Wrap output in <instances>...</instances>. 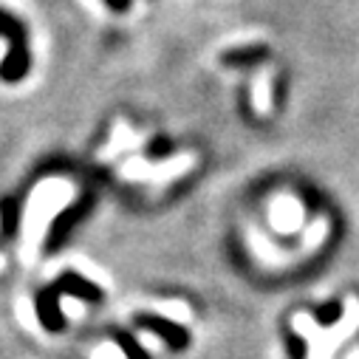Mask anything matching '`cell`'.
Returning <instances> with one entry per match:
<instances>
[{
	"label": "cell",
	"mask_w": 359,
	"mask_h": 359,
	"mask_svg": "<svg viewBox=\"0 0 359 359\" xmlns=\"http://www.w3.org/2000/svg\"><path fill=\"white\" fill-rule=\"evenodd\" d=\"M54 187H57V182H48V184H43V187H37V193H34V198H32V204H29V218H26V246H29V252L37 246V238L43 235L48 218H51L65 201H71V193H74L71 184H62V187L57 190V196H51Z\"/></svg>",
	"instance_id": "6da1fadb"
},
{
	"label": "cell",
	"mask_w": 359,
	"mask_h": 359,
	"mask_svg": "<svg viewBox=\"0 0 359 359\" xmlns=\"http://www.w3.org/2000/svg\"><path fill=\"white\" fill-rule=\"evenodd\" d=\"M142 325L150 328V331H156L158 337H164V339H167L170 345H175V348H184V345H187L184 328H178V325H172V323H167V320H161V317H142Z\"/></svg>",
	"instance_id": "7a4b0ae2"
},
{
	"label": "cell",
	"mask_w": 359,
	"mask_h": 359,
	"mask_svg": "<svg viewBox=\"0 0 359 359\" xmlns=\"http://www.w3.org/2000/svg\"><path fill=\"white\" fill-rule=\"evenodd\" d=\"M57 286H60V292L74 294V297H88V300H97V297H100V292H97L91 283H85V280H82V278H76V275L62 278Z\"/></svg>",
	"instance_id": "3957f363"
},
{
	"label": "cell",
	"mask_w": 359,
	"mask_h": 359,
	"mask_svg": "<svg viewBox=\"0 0 359 359\" xmlns=\"http://www.w3.org/2000/svg\"><path fill=\"white\" fill-rule=\"evenodd\" d=\"M40 317H43V323L48 325V328H60L62 325V314L57 311V292H46L43 297H40Z\"/></svg>",
	"instance_id": "277c9868"
},
{
	"label": "cell",
	"mask_w": 359,
	"mask_h": 359,
	"mask_svg": "<svg viewBox=\"0 0 359 359\" xmlns=\"http://www.w3.org/2000/svg\"><path fill=\"white\" fill-rule=\"evenodd\" d=\"M263 54H266L263 48H243V51H229L224 60L232 62V65H238V62H255V60L263 57Z\"/></svg>",
	"instance_id": "5b68a950"
},
{
	"label": "cell",
	"mask_w": 359,
	"mask_h": 359,
	"mask_svg": "<svg viewBox=\"0 0 359 359\" xmlns=\"http://www.w3.org/2000/svg\"><path fill=\"white\" fill-rule=\"evenodd\" d=\"M94 359H125V356H122L116 348H111V345H102V348L97 351V356H94Z\"/></svg>",
	"instance_id": "8992f818"
},
{
	"label": "cell",
	"mask_w": 359,
	"mask_h": 359,
	"mask_svg": "<svg viewBox=\"0 0 359 359\" xmlns=\"http://www.w3.org/2000/svg\"><path fill=\"white\" fill-rule=\"evenodd\" d=\"M108 4H111L114 9H119V12H125V9H128V0H108Z\"/></svg>",
	"instance_id": "52a82bcc"
}]
</instances>
